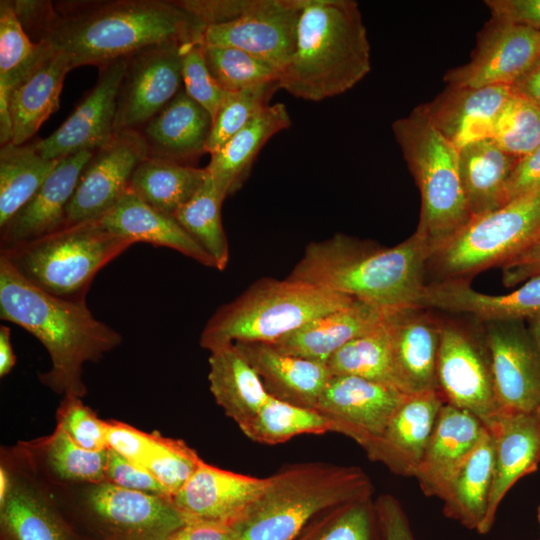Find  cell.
Returning a JSON list of instances; mask_svg holds the SVG:
<instances>
[{"label":"cell","instance_id":"cell-1","mask_svg":"<svg viewBox=\"0 0 540 540\" xmlns=\"http://www.w3.org/2000/svg\"><path fill=\"white\" fill-rule=\"evenodd\" d=\"M34 42L66 54L72 68L102 66L146 47L202 43L207 25L180 1H12Z\"/></svg>","mask_w":540,"mask_h":540},{"label":"cell","instance_id":"cell-2","mask_svg":"<svg viewBox=\"0 0 540 540\" xmlns=\"http://www.w3.org/2000/svg\"><path fill=\"white\" fill-rule=\"evenodd\" d=\"M431 253L427 241L415 232L392 247L335 234L309 243L287 278L387 313L418 305Z\"/></svg>","mask_w":540,"mask_h":540},{"label":"cell","instance_id":"cell-3","mask_svg":"<svg viewBox=\"0 0 540 540\" xmlns=\"http://www.w3.org/2000/svg\"><path fill=\"white\" fill-rule=\"evenodd\" d=\"M0 318L37 338L47 350L51 368L40 381L64 396L82 398L83 366L100 360L122 342V336L98 320L86 302L52 296L27 281L0 255Z\"/></svg>","mask_w":540,"mask_h":540},{"label":"cell","instance_id":"cell-4","mask_svg":"<svg viewBox=\"0 0 540 540\" xmlns=\"http://www.w3.org/2000/svg\"><path fill=\"white\" fill-rule=\"evenodd\" d=\"M370 69V44L358 3L303 0L295 48L279 74V89L318 102L350 90Z\"/></svg>","mask_w":540,"mask_h":540},{"label":"cell","instance_id":"cell-5","mask_svg":"<svg viewBox=\"0 0 540 540\" xmlns=\"http://www.w3.org/2000/svg\"><path fill=\"white\" fill-rule=\"evenodd\" d=\"M269 479L232 526L238 540H294L320 513L370 498L374 490L362 468L324 462L287 465Z\"/></svg>","mask_w":540,"mask_h":540},{"label":"cell","instance_id":"cell-6","mask_svg":"<svg viewBox=\"0 0 540 540\" xmlns=\"http://www.w3.org/2000/svg\"><path fill=\"white\" fill-rule=\"evenodd\" d=\"M353 301L346 295L288 278H261L215 311L203 328L200 345L212 351L239 342L271 344Z\"/></svg>","mask_w":540,"mask_h":540},{"label":"cell","instance_id":"cell-7","mask_svg":"<svg viewBox=\"0 0 540 540\" xmlns=\"http://www.w3.org/2000/svg\"><path fill=\"white\" fill-rule=\"evenodd\" d=\"M393 134L418 186L420 218L415 233L432 252L472 218L459 171V150L418 106L392 124Z\"/></svg>","mask_w":540,"mask_h":540},{"label":"cell","instance_id":"cell-8","mask_svg":"<svg viewBox=\"0 0 540 540\" xmlns=\"http://www.w3.org/2000/svg\"><path fill=\"white\" fill-rule=\"evenodd\" d=\"M134 244L90 220L0 250V255L42 291L67 301L86 302L97 273Z\"/></svg>","mask_w":540,"mask_h":540},{"label":"cell","instance_id":"cell-9","mask_svg":"<svg viewBox=\"0 0 540 540\" xmlns=\"http://www.w3.org/2000/svg\"><path fill=\"white\" fill-rule=\"evenodd\" d=\"M540 239V189L475 216L434 250L427 262L433 281H464L501 267Z\"/></svg>","mask_w":540,"mask_h":540},{"label":"cell","instance_id":"cell-10","mask_svg":"<svg viewBox=\"0 0 540 540\" xmlns=\"http://www.w3.org/2000/svg\"><path fill=\"white\" fill-rule=\"evenodd\" d=\"M79 540H168L185 523L172 498L90 484L76 509L65 516Z\"/></svg>","mask_w":540,"mask_h":540},{"label":"cell","instance_id":"cell-11","mask_svg":"<svg viewBox=\"0 0 540 540\" xmlns=\"http://www.w3.org/2000/svg\"><path fill=\"white\" fill-rule=\"evenodd\" d=\"M437 389L445 403L475 415L487 427L498 415L482 324L441 318Z\"/></svg>","mask_w":540,"mask_h":540},{"label":"cell","instance_id":"cell-12","mask_svg":"<svg viewBox=\"0 0 540 540\" xmlns=\"http://www.w3.org/2000/svg\"><path fill=\"white\" fill-rule=\"evenodd\" d=\"M188 46L154 45L127 57L116 102L115 132L138 130L179 93L182 57Z\"/></svg>","mask_w":540,"mask_h":540},{"label":"cell","instance_id":"cell-13","mask_svg":"<svg viewBox=\"0 0 540 540\" xmlns=\"http://www.w3.org/2000/svg\"><path fill=\"white\" fill-rule=\"evenodd\" d=\"M303 0H251L235 19L208 25L202 44L233 47L266 62L280 72L296 42Z\"/></svg>","mask_w":540,"mask_h":540},{"label":"cell","instance_id":"cell-14","mask_svg":"<svg viewBox=\"0 0 540 540\" xmlns=\"http://www.w3.org/2000/svg\"><path fill=\"white\" fill-rule=\"evenodd\" d=\"M148 156L139 130H121L94 151L83 168L66 211V223L96 220L129 189L137 166Z\"/></svg>","mask_w":540,"mask_h":540},{"label":"cell","instance_id":"cell-15","mask_svg":"<svg viewBox=\"0 0 540 540\" xmlns=\"http://www.w3.org/2000/svg\"><path fill=\"white\" fill-rule=\"evenodd\" d=\"M540 57V31L492 18L477 36L470 60L444 75L447 86H511Z\"/></svg>","mask_w":540,"mask_h":540},{"label":"cell","instance_id":"cell-16","mask_svg":"<svg viewBox=\"0 0 540 540\" xmlns=\"http://www.w3.org/2000/svg\"><path fill=\"white\" fill-rule=\"evenodd\" d=\"M481 324L499 413L539 412L540 358L529 330L523 321Z\"/></svg>","mask_w":540,"mask_h":540},{"label":"cell","instance_id":"cell-17","mask_svg":"<svg viewBox=\"0 0 540 540\" xmlns=\"http://www.w3.org/2000/svg\"><path fill=\"white\" fill-rule=\"evenodd\" d=\"M395 387L355 376L332 375L315 409L335 426V433L362 448L384 431L407 397Z\"/></svg>","mask_w":540,"mask_h":540},{"label":"cell","instance_id":"cell-18","mask_svg":"<svg viewBox=\"0 0 540 540\" xmlns=\"http://www.w3.org/2000/svg\"><path fill=\"white\" fill-rule=\"evenodd\" d=\"M127 57L99 67L95 86L68 118L46 138L31 142L45 159H62L82 152L95 151L115 133L116 102Z\"/></svg>","mask_w":540,"mask_h":540},{"label":"cell","instance_id":"cell-19","mask_svg":"<svg viewBox=\"0 0 540 540\" xmlns=\"http://www.w3.org/2000/svg\"><path fill=\"white\" fill-rule=\"evenodd\" d=\"M269 481V477L234 473L201 461L172 497V503L185 522L232 527L264 492Z\"/></svg>","mask_w":540,"mask_h":540},{"label":"cell","instance_id":"cell-20","mask_svg":"<svg viewBox=\"0 0 540 540\" xmlns=\"http://www.w3.org/2000/svg\"><path fill=\"white\" fill-rule=\"evenodd\" d=\"M398 388L407 395L437 389L441 318L419 305L384 314Z\"/></svg>","mask_w":540,"mask_h":540},{"label":"cell","instance_id":"cell-21","mask_svg":"<svg viewBox=\"0 0 540 540\" xmlns=\"http://www.w3.org/2000/svg\"><path fill=\"white\" fill-rule=\"evenodd\" d=\"M445 401L438 390L408 395L380 436L362 449L374 462L414 477Z\"/></svg>","mask_w":540,"mask_h":540},{"label":"cell","instance_id":"cell-22","mask_svg":"<svg viewBox=\"0 0 540 540\" xmlns=\"http://www.w3.org/2000/svg\"><path fill=\"white\" fill-rule=\"evenodd\" d=\"M494 442V472L488 508L479 534H487L512 487L540 464V411L500 412L486 427Z\"/></svg>","mask_w":540,"mask_h":540},{"label":"cell","instance_id":"cell-23","mask_svg":"<svg viewBox=\"0 0 540 540\" xmlns=\"http://www.w3.org/2000/svg\"><path fill=\"white\" fill-rule=\"evenodd\" d=\"M93 153L82 151L59 160L36 194L0 228V250L40 238L67 225L68 204Z\"/></svg>","mask_w":540,"mask_h":540},{"label":"cell","instance_id":"cell-24","mask_svg":"<svg viewBox=\"0 0 540 540\" xmlns=\"http://www.w3.org/2000/svg\"><path fill=\"white\" fill-rule=\"evenodd\" d=\"M419 306L452 314H463L485 323L523 321L540 315V276L528 279L507 294H485L470 282L432 281L426 283Z\"/></svg>","mask_w":540,"mask_h":540},{"label":"cell","instance_id":"cell-25","mask_svg":"<svg viewBox=\"0 0 540 540\" xmlns=\"http://www.w3.org/2000/svg\"><path fill=\"white\" fill-rule=\"evenodd\" d=\"M511 94L510 86H447L422 106L434 127L459 150L492 137L496 119Z\"/></svg>","mask_w":540,"mask_h":540},{"label":"cell","instance_id":"cell-26","mask_svg":"<svg viewBox=\"0 0 540 540\" xmlns=\"http://www.w3.org/2000/svg\"><path fill=\"white\" fill-rule=\"evenodd\" d=\"M484 431V424L469 411L443 405L414 475L425 496L442 500Z\"/></svg>","mask_w":540,"mask_h":540},{"label":"cell","instance_id":"cell-27","mask_svg":"<svg viewBox=\"0 0 540 540\" xmlns=\"http://www.w3.org/2000/svg\"><path fill=\"white\" fill-rule=\"evenodd\" d=\"M211 126V115L181 89L143 126L141 134L148 156L195 166L206 153Z\"/></svg>","mask_w":540,"mask_h":540},{"label":"cell","instance_id":"cell-28","mask_svg":"<svg viewBox=\"0 0 540 540\" xmlns=\"http://www.w3.org/2000/svg\"><path fill=\"white\" fill-rule=\"evenodd\" d=\"M272 397L313 408L332 376L326 363L282 353L265 343H234Z\"/></svg>","mask_w":540,"mask_h":540},{"label":"cell","instance_id":"cell-29","mask_svg":"<svg viewBox=\"0 0 540 540\" xmlns=\"http://www.w3.org/2000/svg\"><path fill=\"white\" fill-rule=\"evenodd\" d=\"M96 220L106 230L134 243L144 242L156 247H167L204 266L215 268L213 259L173 215L153 208L130 189Z\"/></svg>","mask_w":540,"mask_h":540},{"label":"cell","instance_id":"cell-30","mask_svg":"<svg viewBox=\"0 0 540 540\" xmlns=\"http://www.w3.org/2000/svg\"><path fill=\"white\" fill-rule=\"evenodd\" d=\"M384 314L355 300L311 320L269 345L285 354L326 363L345 344L377 326Z\"/></svg>","mask_w":540,"mask_h":540},{"label":"cell","instance_id":"cell-31","mask_svg":"<svg viewBox=\"0 0 540 540\" xmlns=\"http://www.w3.org/2000/svg\"><path fill=\"white\" fill-rule=\"evenodd\" d=\"M72 69L66 54L50 48L35 69L12 90L8 99L11 143H28L42 123L58 110L64 78Z\"/></svg>","mask_w":540,"mask_h":540},{"label":"cell","instance_id":"cell-32","mask_svg":"<svg viewBox=\"0 0 540 540\" xmlns=\"http://www.w3.org/2000/svg\"><path fill=\"white\" fill-rule=\"evenodd\" d=\"M291 123L283 103L270 104L211 154L205 169L223 199L241 188L262 147Z\"/></svg>","mask_w":540,"mask_h":540},{"label":"cell","instance_id":"cell-33","mask_svg":"<svg viewBox=\"0 0 540 540\" xmlns=\"http://www.w3.org/2000/svg\"><path fill=\"white\" fill-rule=\"evenodd\" d=\"M208 362L210 391L216 403L242 431L271 395L235 344L210 351Z\"/></svg>","mask_w":540,"mask_h":540},{"label":"cell","instance_id":"cell-34","mask_svg":"<svg viewBox=\"0 0 540 540\" xmlns=\"http://www.w3.org/2000/svg\"><path fill=\"white\" fill-rule=\"evenodd\" d=\"M494 472V442L486 429L452 478L444 497L443 513L477 532L486 517Z\"/></svg>","mask_w":540,"mask_h":540},{"label":"cell","instance_id":"cell-35","mask_svg":"<svg viewBox=\"0 0 540 540\" xmlns=\"http://www.w3.org/2000/svg\"><path fill=\"white\" fill-rule=\"evenodd\" d=\"M517 161L491 138L459 149L460 178L472 217L505 204V188Z\"/></svg>","mask_w":540,"mask_h":540},{"label":"cell","instance_id":"cell-36","mask_svg":"<svg viewBox=\"0 0 540 540\" xmlns=\"http://www.w3.org/2000/svg\"><path fill=\"white\" fill-rule=\"evenodd\" d=\"M1 540H79L64 515L34 487L12 481L0 504Z\"/></svg>","mask_w":540,"mask_h":540},{"label":"cell","instance_id":"cell-37","mask_svg":"<svg viewBox=\"0 0 540 540\" xmlns=\"http://www.w3.org/2000/svg\"><path fill=\"white\" fill-rule=\"evenodd\" d=\"M50 47L34 42L24 30L12 1H0V142H11L8 99L48 53Z\"/></svg>","mask_w":540,"mask_h":540},{"label":"cell","instance_id":"cell-38","mask_svg":"<svg viewBox=\"0 0 540 540\" xmlns=\"http://www.w3.org/2000/svg\"><path fill=\"white\" fill-rule=\"evenodd\" d=\"M207 177L205 168L147 156L134 171L129 189L153 208L174 216Z\"/></svg>","mask_w":540,"mask_h":540},{"label":"cell","instance_id":"cell-39","mask_svg":"<svg viewBox=\"0 0 540 540\" xmlns=\"http://www.w3.org/2000/svg\"><path fill=\"white\" fill-rule=\"evenodd\" d=\"M59 160L45 159L31 143L1 145L0 228L36 194Z\"/></svg>","mask_w":540,"mask_h":540},{"label":"cell","instance_id":"cell-40","mask_svg":"<svg viewBox=\"0 0 540 540\" xmlns=\"http://www.w3.org/2000/svg\"><path fill=\"white\" fill-rule=\"evenodd\" d=\"M326 365L331 375L360 377L399 390L390 336L384 317L377 326L336 351L327 360Z\"/></svg>","mask_w":540,"mask_h":540},{"label":"cell","instance_id":"cell-41","mask_svg":"<svg viewBox=\"0 0 540 540\" xmlns=\"http://www.w3.org/2000/svg\"><path fill=\"white\" fill-rule=\"evenodd\" d=\"M223 201L208 175L195 195L174 214L183 229L213 259L218 270L226 268L230 257L221 218Z\"/></svg>","mask_w":540,"mask_h":540},{"label":"cell","instance_id":"cell-42","mask_svg":"<svg viewBox=\"0 0 540 540\" xmlns=\"http://www.w3.org/2000/svg\"><path fill=\"white\" fill-rule=\"evenodd\" d=\"M242 432L255 442L274 445L302 434L335 432V426L316 409L296 406L270 396Z\"/></svg>","mask_w":540,"mask_h":540},{"label":"cell","instance_id":"cell-43","mask_svg":"<svg viewBox=\"0 0 540 540\" xmlns=\"http://www.w3.org/2000/svg\"><path fill=\"white\" fill-rule=\"evenodd\" d=\"M294 540H377L374 500L370 497L328 509Z\"/></svg>","mask_w":540,"mask_h":540},{"label":"cell","instance_id":"cell-44","mask_svg":"<svg viewBox=\"0 0 540 540\" xmlns=\"http://www.w3.org/2000/svg\"><path fill=\"white\" fill-rule=\"evenodd\" d=\"M43 447L46 465L57 478L89 484L105 481L108 448H82L59 425Z\"/></svg>","mask_w":540,"mask_h":540},{"label":"cell","instance_id":"cell-45","mask_svg":"<svg viewBox=\"0 0 540 540\" xmlns=\"http://www.w3.org/2000/svg\"><path fill=\"white\" fill-rule=\"evenodd\" d=\"M202 49L213 78L228 93L278 81V70L243 50L205 44Z\"/></svg>","mask_w":540,"mask_h":540},{"label":"cell","instance_id":"cell-46","mask_svg":"<svg viewBox=\"0 0 540 540\" xmlns=\"http://www.w3.org/2000/svg\"><path fill=\"white\" fill-rule=\"evenodd\" d=\"M278 89L277 82H269L238 92L227 93L212 119L206 152L212 154L220 149L232 136L270 105L269 101Z\"/></svg>","mask_w":540,"mask_h":540},{"label":"cell","instance_id":"cell-47","mask_svg":"<svg viewBox=\"0 0 540 540\" xmlns=\"http://www.w3.org/2000/svg\"><path fill=\"white\" fill-rule=\"evenodd\" d=\"M491 139L519 160L540 145V111L512 93L496 119Z\"/></svg>","mask_w":540,"mask_h":540},{"label":"cell","instance_id":"cell-48","mask_svg":"<svg viewBox=\"0 0 540 540\" xmlns=\"http://www.w3.org/2000/svg\"><path fill=\"white\" fill-rule=\"evenodd\" d=\"M201 458L183 440L151 433V442L142 462L172 498L190 479Z\"/></svg>","mask_w":540,"mask_h":540},{"label":"cell","instance_id":"cell-49","mask_svg":"<svg viewBox=\"0 0 540 540\" xmlns=\"http://www.w3.org/2000/svg\"><path fill=\"white\" fill-rule=\"evenodd\" d=\"M182 81L186 94L213 119L228 92L219 86L209 71L202 43L185 49L182 57Z\"/></svg>","mask_w":540,"mask_h":540},{"label":"cell","instance_id":"cell-50","mask_svg":"<svg viewBox=\"0 0 540 540\" xmlns=\"http://www.w3.org/2000/svg\"><path fill=\"white\" fill-rule=\"evenodd\" d=\"M57 418V425L82 448L94 451L108 448L105 421L99 419L80 397L64 396Z\"/></svg>","mask_w":540,"mask_h":540},{"label":"cell","instance_id":"cell-51","mask_svg":"<svg viewBox=\"0 0 540 540\" xmlns=\"http://www.w3.org/2000/svg\"><path fill=\"white\" fill-rule=\"evenodd\" d=\"M105 481L133 491L170 497L164 486L149 471L111 448H108Z\"/></svg>","mask_w":540,"mask_h":540},{"label":"cell","instance_id":"cell-52","mask_svg":"<svg viewBox=\"0 0 540 540\" xmlns=\"http://www.w3.org/2000/svg\"><path fill=\"white\" fill-rule=\"evenodd\" d=\"M377 540H416L408 517L400 502L390 494L374 501Z\"/></svg>","mask_w":540,"mask_h":540},{"label":"cell","instance_id":"cell-53","mask_svg":"<svg viewBox=\"0 0 540 540\" xmlns=\"http://www.w3.org/2000/svg\"><path fill=\"white\" fill-rule=\"evenodd\" d=\"M105 435L111 448L141 466L151 442V433L138 430L126 423L105 421Z\"/></svg>","mask_w":540,"mask_h":540},{"label":"cell","instance_id":"cell-54","mask_svg":"<svg viewBox=\"0 0 540 540\" xmlns=\"http://www.w3.org/2000/svg\"><path fill=\"white\" fill-rule=\"evenodd\" d=\"M539 189L540 145L517 161L505 188V204Z\"/></svg>","mask_w":540,"mask_h":540},{"label":"cell","instance_id":"cell-55","mask_svg":"<svg viewBox=\"0 0 540 540\" xmlns=\"http://www.w3.org/2000/svg\"><path fill=\"white\" fill-rule=\"evenodd\" d=\"M491 17L540 31V0H486Z\"/></svg>","mask_w":540,"mask_h":540},{"label":"cell","instance_id":"cell-56","mask_svg":"<svg viewBox=\"0 0 540 540\" xmlns=\"http://www.w3.org/2000/svg\"><path fill=\"white\" fill-rule=\"evenodd\" d=\"M500 268L502 282L506 287L516 286L540 276V239Z\"/></svg>","mask_w":540,"mask_h":540},{"label":"cell","instance_id":"cell-57","mask_svg":"<svg viewBox=\"0 0 540 540\" xmlns=\"http://www.w3.org/2000/svg\"><path fill=\"white\" fill-rule=\"evenodd\" d=\"M168 540H238L230 526L205 522H185L174 531Z\"/></svg>","mask_w":540,"mask_h":540},{"label":"cell","instance_id":"cell-58","mask_svg":"<svg viewBox=\"0 0 540 540\" xmlns=\"http://www.w3.org/2000/svg\"><path fill=\"white\" fill-rule=\"evenodd\" d=\"M510 87L540 111V57Z\"/></svg>","mask_w":540,"mask_h":540},{"label":"cell","instance_id":"cell-59","mask_svg":"<svg viewBox=\"0 0 540 540\" xmlns=\"http://www.w3.org/2000/svg\"><path fill=\"white\" fill-rule=\"evenodd\" d=\"M16 356L11 344V330L6 325L0 326V376H6L15 366Z\"/></svg>","mask_w":540,"mask_h":540},{"label":"cell","instance_id":"cell-60","mask_svg":"<svg viewBox=\"0 0 540 540\" xmlns=\"http://www.w3.org/2000/svg\"><path fill=\"white\" fill-rule=\"evenodd\" d=\"M11 477L7 470L1 466L0 468V504L6 499L11 488Z\"/></svg>","mask_w":540,"mask_h":540},{"label":"cell","instance_id":"cell-61","mask_svg":"<svg viewBox=\"0 0 540 540\" xmlns=\"http://www.w3.org/2000/svg\"><path fill=\"white\" fill-rule=\"evenodd\" d=\"M529 332L540 358V315L529 320Z\"/></svg>","mask_w":540,"mask_h":540},{"label":"cell","instance_id":"cell-62","mask_svg":"<svg viewBox=\"0 0 540 540\" xmlns=\"http://www.w3.org/2000/svg\"><path fill=\"white\" fill-rule=\"evenodd\" d=\"M536 517H537V521H538V524H539V527H540V505L537 507Z\"/></svg>","mask_w":540,"mask_h":540},{"label":"cell","instance_id":"cell-63","mask_svg":"<svg viewBox=\"0 0 540 540\" xmlns=\"http://www.w3.org/2000/svg\"><path fill=\"white\" fill-rule=\"evenodd\" d=\"M540 540V539H539Z\"/></svg>","mask_w":540,"mask_h":540}]
</instances>
